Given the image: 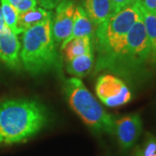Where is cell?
<instances>
[{
    "instance_id": "obj_12",
    "label": "cell",
    "mask_w": 156,
    "mask_h": 156,
    "mask_svg": "<svg viewBox=\"0 0 156 156\" xmlns=\"http://www.w3.org/2000/svg\"><path fill=\"white\" fill-rule=\"evenodd\" d=\"M52 14V11H47L42 7H35L31 10L18 13L17 23L18 33H23L26 30L43 22Z\"/></svg>"
},
{
    "instance_id": "obj_11",
    "label": "cell",
    "mask_w": 156,
    "mask_h": 156,
    "mask_svg": "<svg viewBox=\"0 0 156 156\" xmlns=\"http://www.w3.org/2000/svg\"><path fill=\"white\" fill-rule=\"evenodd\" d=\"M94 26H95L94 23L91 22L89 17L87 16L83 7L82 6L76 7L72 31L69 37L62 43L61 50H62L66 46V44H68L70 41L74 39L85 37H89L92 38L95 35Z\"/></svg>"
},
{
    "instance_id": "obj_19",
    "label": "cell",
    "mask_w": 156,
    "mask_h": 156,
    "mask_svg": "<svg viewBox=\"0 0 156 156\" xmlns=\"http://www.w3.org/2000/svg\"><path fill=\"white\" fill-rule=\"evenodd\" d=\"M37 1L42 8L51 11L52 9L56 8L62 0H37Z\"/></svg>"
},
{
    "instance_id": "obj_7",
    "label": "cell",
    "mask_w": 156,
    "mask_h": 156,
    "mask_svg": "<svg viewBox=\"0 0 156 156\" xmlns=\"http://www.w3.org/2000/svg\"><path fill=\"white\" fill-rule=\"evenodd\" d=\"M76 5L73 0H62L56 7V13L52 16L51 31L56 45L69 37L74 23Z\"/></svg>"
},
{
    "instance_id": "obj_17",
    "label": "cell",
    "mask_w": 156,
    "mask_h": 156,
    "mask_svg": "<svg viewBox=\"0 0 156 156\" xmlns=\"http://www.w3.org/2000/svg\"><path fill=\"white\" fill-rule=\"evenodd\" d=\"M132 156H156V137L153 134H146L141 144L137 146Z\"/></svg>"
},
{
    "instance_id": "obj_14",
    "label": "cell",
    "mask_w": 156,
    "mask_h": 156,
    "mask_svg": "<svg viewBox=\"0 0 156 156\" xmlns=\"http://www.w3.org/2000/svg\"><path fill=\"white\" fill-rule=\"evenodd\" d=\"M140 11L143 23L145 26L146 33L150 44L151 60L153 62H156V12H152L146 10L141 4Z\"/></svg>"
},
{
    "instance_id": "obj_5",
    "label": "cell",
    "mask_w": 156,
    "mask_h": 156,
    "mask_svg": "<svg viewBox=\"0 0 156 156\" xmlns=\"http://www.w3.org/2000/svg\"><path fill=\"white\" fill-rule=\"evenodd\" d=\"M150 59V44L141 17L129 30L125 45L110 70L118 74L134 72Z\"/></svg>"
},
{
    "instance_id": "obj_13",
    "label": "cell",
    "mask_w": 156,
    "mask_h": 156,
    "mask_svg": "<svg viewBox=\"0 0 156 156\" xmlns=\"http://www.w3.org/2000/svg\"><path fill=\"white\" fill-rule=\"evenodd\" d=\"M94 65L93 51L67 61L66 69L69 74L76 77H83L89 75Z\"/></svg>"
},
{
    "instance_id": "obj_16",
    "label": "cell",
    "mask_w": 156,
    "mask_h": 156,
    "mask_svg": "<svg viewBox=\"0 0 156 156\" xmlns=\"http://www.w3.org/2000/svg\"><path fill=\"white\" fill-rule=\"evenodd\" d=\"M0 5L5 23L16 35H18L19 33L17 27L18 11L11 5L8 0H0Z\"/></svg>"
},
{
    "instance_id": "obj_20",
    "label": "cell",
    "mask_w": 156,
    "mask_h": 156,
    "mask_svg": "<svg viewBox=\"0 0 156 156\" xmlns=\"http://www.w3.org/2000/svg\"><path fill=\"white\" fill-rule=\"evenodd\" d=\"M111 1L115 5V11H116V12H118L121 10L124 9L125 7L133 4L136 0H111Z\"/></svg>"
},
{
    "instance_id": "obj_8",
    "label": "cell",
    "mask_w": 156,
    "mask_h": 156,
    "mask_svg": "<svg viewBox=\"0 0 156 156\" xmlns=\"http://www.w3.org/2000/svg\"><path fill=\"white\" fill-rule=\"evenodd\" d=\"M142 131V122L139 115L123 116L114 124V132L120 146L124 149L131 148L137 142Z\"/></svg>"
},
{
    "instance_id": "obj_9",
    "label": "cell",
    "mask_w": 156,
    "mask_h": 156,
    "mask_svg": "<svg viewBox=\"0 0 156 156\" xmlns=\"http://www.w3.org/2000/svg\"><path fill=\"white\" fill-rule=\"evenodd\" d=\"M20 43L6 24L0 27V61L11 69L20 67Z\"/></svg>"
},
{
    "instance_id": "obj_1",
    "label": "cell",
    "mask_w": 156,
    "mask_h": 156,
    "mask_svg": "<svg viewBox=\"0 0 156 156\" xmlns=\"http://www.w3.org/2000/svg\"><path fill=\"white\" fill-rule=\"evenodd\" d=\"M48 117L44 108L31 100L0 102V146L26 141L44 128Z\"/></svg>"
},
{
    "instance_id": "obj_22",
    "label": "cell",
    "mask_w": 156,
    "mask_h": 156,
    "mask_svg": "<svg viewBox=\"0 0 156 156\" xmlns=\"http://www.w3.org/2000/svg\"><path fill=\"white\" fill-rule=\"evenodd\" d=\"M5 23L4 21V17H3V14H2V10H1V5H0V27H2Z\"/></svg>"
},
{
    "instance_id": "obj_2",
    "label": "cell",
    "mask_w": 156,
    "mask_h": 156,
    "mask_svg": "<svg viewBox=\"0 0 156 156\" xmlns=\"http://www.w3.org/2000/svg\"><path fill=\"white\" fill-rule=\"evenodd\" d=\"M140 17V4L136 0L96 27L95 43L98 54L96 71L110 69L122 50L129 30Z\"/></svg>"
},
{
    "instance_id": "obj_21",
    "label": "cell",
    "mask_w": 156,
    "mask_h": 156,
    "mask_svg": "<svg viewBox=\"0 0 156 156\" xmlns=\"http://www.w3.org/2000/svg\"><path fill=\"white\" fill-rule=\"evenodd\" d=\"M140 2L146 10L156 12V0H140Z\"/></svg>"
},
{
    "instance_id": "obj_3",
    "label": "cell",
    "mask_w": 156,
    "mask_h": 156,
    "mask_svg": "<svg viewBox=\"0 0 156 156\" xmlns=\"http://www.w3.org/2000/svg\"><path fill=\"white\" fill-rule=\"evenodd\" d=\"M52 16L23 32L20 59L24 69L32 75L60 67V58L51 31Z\"/></svg>"
},
{
    "instance_id": "obj_15",
    "label": "cell",
    "mask_w": 156,
    "mask_h": 156,
    "mask_svg": "<svg viewBox=\"0 0 156 156\" xmlns=\"http://www.w3.org/2000/svg\"><path fill=\"white\" fill-rule=\"evenodd\" d=\"M91 39L92 38L89 37L76 38L66 44V46L62 50H64V58L66 62L91 52Z\"/></svg>"
},
{
    "instance_id": "obj_10",
    "label": "cell",
    "mask_w": 156,
    "mask_h": 156,
    "mask_svg": "<svg viewBox=\"0 0 156 156\" xmlns=\"http://www.w3.org/2000/svg\"><path fill=\"white\" fill-rule=\"evenodd\" d=\"M82 7L96 27L116 13L111 0H82Z\"/></svg>"
},
{
    "instance_id": "obj_6",
    "label": "cell",
    "mask_w": 156,
    "mask_h": 156,
    "mask_svg": "<svg viewBox=\"0 0 156 156\" xmlns=\"http://www.w3.org/2000/svg\"><path fill=\"white\" fill-rule=\"evenodd\" d=\"M95 93L102 103L110 108L122 106L131 100V92L122 80L112 75H102L95 85Z\"/></svg>"
},
{
    "instance_id": "obj_4",
    "label": "cell",
    "mask_w": 156,
    "mask_h": 156,
    "mask_svg": "<svg viewBox=\"0 0 156 156\" xmlns=\"http://www.w3.org/2000/svg\"><path fill=\"white\" fill-rule=\"evenodd\" d=\"M64 91L73 110L88 126L97 132L113 134L114 118L108 114L78 77L68 79Z\"/></svg>"
},
{
    "instance_id": "obj_18",
    "label": "cell",
    "mask_w": 156,
    "mask_h": 156,
    "mask_svg": "<svg viewBox=\"0 0 156 156\" xmlns=\"http://www.w3.org/2000/svg\"><path fill=\"white\" fill-rule=\"evenodd\" d=\"M9 3L13 6L18 13L24 12L37 7V0H8Z\"/></svg>"
}]
</instances>
